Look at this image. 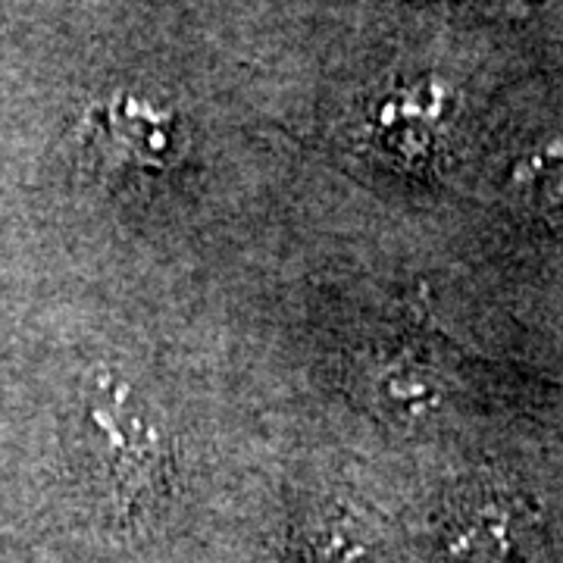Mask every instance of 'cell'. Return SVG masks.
Wrapping results in <instances>:
<instances>
[{
  "label": "cell",
  "mask_w": 563,
  "mask_h": 563,
  "mask_svg": "<svg viewBox=\"0 0 563 563\" xmlns=\"http://www.w3.org/2000/svg\"><path fill=\"white\" fill-rule=\"evenodd\" d=\"M444 107H448V98L442 95V88L422 85L401 98H391L379 122L385 125V135L395 151L407 147V154H417L435 144V135L444 122Z\"/></svg>",
  "instance_id": "277c9868"
},
{
  "label": "cell",
  "mask_w": 563,
  "mask_h": 563,
  "mask_svg": "<svg viewBox=\"0 0 563 563\" xmlns=\"http://www.w3.org/2000/svg\"><path fill=\"white\" fill-rule=\"evenodd\" d=\"M517 188L539 207H558L563 201V147L532 154L517 169Z\"/></svg>",
  "instance_id": "5b68a950"
},
{
  "label": "cell",
  "mask_w": 563,
  "mask_h": 563,
  "mask_svg": "<svg viewBox=\"0 0 563 563\" xmlns=\"http://www.w3.org/2000/svg\"><path fill=\"white\" fill-rule=\"evenodd\" d=\"M291 563H383L379 536L347 504L320 501L291 526Z\"/></svg>",
  "instance_id": "3957f363"
},
{
  "label": "cell",
  "mask_w": 563,
  "mask_h": 563,
  "mask_svg": "<svg viewBox=\"0 0 563 563\" xmlns=\"http://www.w3.org/2000/svg\"><path fill=\"white\" fill-rule=\"evenodd\" d=\"M88 161L101 176L141 181L163 176L179 154V120L173 110L139 95H113L85 122Z\"/></svg>",
  "instance_id": "6da1fadb"
},
{
  "label": "cell",
  "mask_w": 563,
  "mask_h": 563,
  "mask_svg": "<svg viewBox=\"0 0 563 563\" xmlns=\"http://www.w3.org/2000/svg\"><path fill=\"white\" fill-rule=\"evenodd\" d=\"M526 520L510 501L479 498L454 507L444 520L442 551L448 563H520Z\"/></svg>",
  "instance_id": "7a4b0ae2"
}]
</instances>
